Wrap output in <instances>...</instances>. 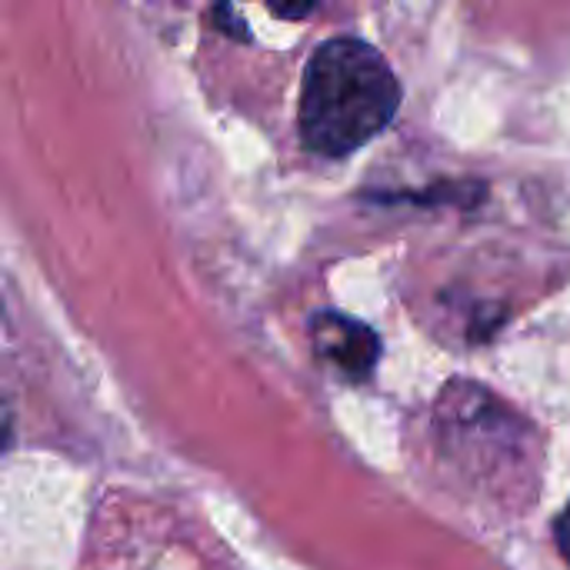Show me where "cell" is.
Segmentation results:
<instances>
[{
    "label": "cell",
    "instance_id": "obj_4",
    "mask_svg": "<svg viewBox=\"0 0 570 570\" xmlns=\"http://www.w3.org/2000/svg\"><path fill=\"white\" fill-rule=\"evenodd\" d=\"M554 541H558L561 558L570 564V504L558 514V521H554Z\"/></svg>",
    "mask_w": 570,
    "mask_h": 570
},
{
    "label": "cell",
    "instance_id": "obj_1",
    "mask_svg": "<svg viewBox=\"0 0 570 570\" xmlns=\"http://www.w3.org/2000/svg\"><path fill=\"white\" fill-rule=\"evenodd\" d=\"M397 107L401 83L377 47L357 37L324 40L304 67L301 140L321 157H347L374 140Z\"/></svg>",
    "mask_w": 570,
    "mask_h": 570
},
{
    "label": "cell",
    "instance_id": "obj_2",
    "mask_svg": "<svg viewBox=\"0 0 570 570\" xmlns=\"http://www.w3.org/2000/svg\"><path fill=\"white\" fill-rule=\"evenodd\" d=\"M311 344L324 364H331L341 377L351 384L371 381L381 361V337L374 327H367L357 317L337 314V311H321L311 321Z\"/></svg>",
    "mask_w": 570,
    "mask_h": 570
},
{
    "label": "cell",
    "instance_id": "obj_3",
    "mask_svg": "<svg viewBox=\"0 0 570 570\" xmlns=\"http://www.w3.org/2000/svg\"><path fill=\"white\" fill-rule=\"evenodd\" d=\"M261 3H267L281 20H304L317 7V0H261Z\"/></svg>",
    "mask_w": 570,
    "mask_h": 570
}]
</instances>
